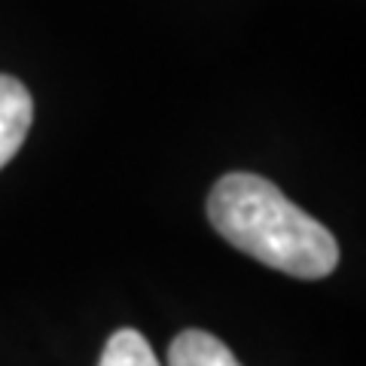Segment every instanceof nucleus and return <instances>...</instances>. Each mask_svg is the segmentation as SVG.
Wrapping results in <instances>:
<instances>
[{
  "label": "nucleus",
  "mask_w": 366,
  "mask_h": 366,
  "mask_svg": "<svg viewBox=\"0 0 366 366\" xmlns=\"http://www.w3.org/2000/svg\"><path fill=\"white\" fill-rule=\"evenodd\" d=\"M34 101L16 76L0 74V168L13 159L31 132Z\"/></svg>",
  "instance_id": "f03ea898"
},
{
  "label": "nucleus",
  "mask_w": 366,
  "mask_h": 366,
  "mask_svg": "<svg viewBox=\"0 0 366 366\" xmlns=\"http://www.w3.org/2000/svg\"><path fill=\"white\" fill-rule=\"evenodd\" d=\"M208 220L242 254L293 278L317 281L339 266L330 229L259 174H223L208 196Z\"/></svg>",
  "instance_id": "f257e3e1"
},
{
  "label": "nucleus",
  "mask_w": 366,
  "mask_h": 366,
  "mask_svg": "<svg viewBox=\"0 0 366 366\" xmlns=\"http://www.w3.org/2000/svg\"><path fill=\"white\" fill-rule=\"evenodd\" d=\"M98 366H159L156 354L137 330H117L101 354Z\"/></svg>",
  "instance_id": "20e7f679"
},
{
  "label": "nucleus",
  "mask_w": 366,
  "mask_h": 366,
  "mask_svg": "<svg viewBox=\"0 0 366 366\" xmlns=\"http://www.w3.org/2000/svg\"><path fill=\"white\" fill-rule=\"evenodd\" d=\"M168 366H242L217 336L204 330H183L168 348Z\"/></svg>",
  "instance_id": "7ed1b4c3"
}]
</instances>
